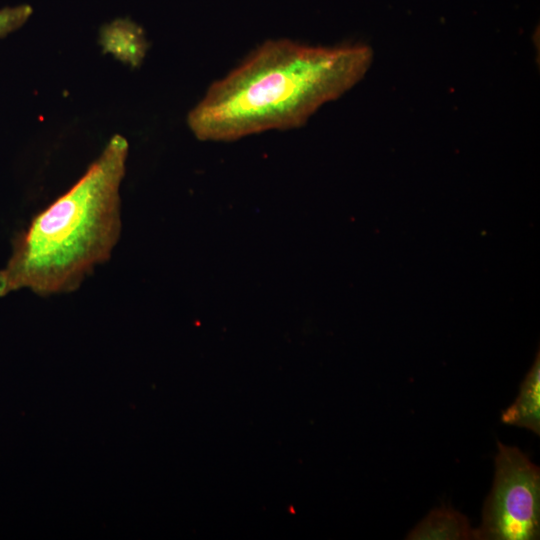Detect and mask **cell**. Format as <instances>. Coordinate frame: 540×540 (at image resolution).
Listing matches in <instances>:
<instances>
[{"mask_svg": "<svg viewBox=\"0 0 540 540\" xmlns=\"http://www.w3.org/2000/svg\"><path fill=\"white\" fill-rule=\"evenodd\" d=\"M371 61L365 45L267 41L210 86L188 113L187 124L198 139L213 141L302 126L320 106L353 87Z\"/></svg>", "mask_w": 540, "mask_h": 540, "instance_id": "obj_1", "label": "cell"}, {"mask_svg": "<svg viewBox=\"0 0 540 540\" xmlns=\"http://www.w3.org/2000/svg\"><path fill=\"white\" fill-rule=\"evenodd\" d=\"M32 13V7L27 4L0 9V38L22 27Z\"/></svg>", "mask_w": 540, "mask_h": 540, "instance_id": "obj_7", "label": "cell"}, {"mask_svg": "<svg viewBox=\"0 0 540 540\" xmlns=\"http://www.w3.org/2000/svg\"><path fill=\"white\" fill-rule=\"evenodd\" d=\"M99 43L106 53L117 60L137 68L148 50L143 29L135 22L119 18L105 24L100 29Z\"/></svg>", "mask_w": 540, "mask_h": 540, "instance_id": "obj_4", "label": "cell"}, {"mask_svg": "<svg viewBox=\"0 0 540 540\" xmlns=\"http://www.w3.org/2000/svg\"><path fill=\"white\" fill-rule=\"evenodd\" d=\"M501 421L540 434V362L539 355L520 386L518 397L501 413Z\"/></svg>", "mask_w": 540, "mask_h": 540, "instance_id": "obj_5", "label": "cell"}, {"mask_svg": "<svg viewBox=\"0 0 540 540\" xmlns=\"http://www.w3.org/2000/svg\"><path fill=\"white\" fill-rule=\"evenodd\" d=\"M409 540L475 539L474 530L461 513L446 507L432 510L406 537Z\"/></svg>", "mask_w": 540, "mask_h": 540, "instance_id": "obj_6", "label": "cell"}, {"mask_svg": "<svg viewBox=\"0 0 540 540\" xmlns=\"http://www.w3.org/2000/svg\"><path fill=\"white\" fill-rule=\"evenodd\" d=\"M128 150L123 136H112L84 174L15 235L0 296L24 288L43 297L74 292L110 259L121 233Z\"/></svg>", "mask_w": 540, "mask_h": 540, "instance_id": "obj_2", "label": "cell"}, {"mask_svg": "<svg viewBox=\"0 0 540 540\" xmlns=\"http://www.w3.org/2000/svg\"><path fill=\"white\" fill-rule=\"evenodd\" d=\"M474 533L480 540L539 539L540 471L518 448L498 442L492 491Z\"/></svg>", "mask_w": 540, "mask_h": 540, "instance_id": "obj_3", "label": "cell"}]
</instances>
